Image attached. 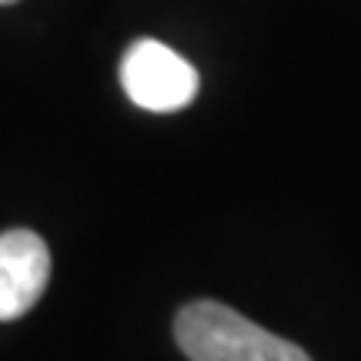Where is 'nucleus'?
Instances as JSON below:
<instances>
[{
    "mask_svg": "<svg viewBox=\"0 0 361 361\" xmlns=\"http://www.w3.org/2000/svg\"><path fill=\"white\" fill-rule=\"evenodd\" d=\"M178 348L191 361H311L295 341L271 335L221 301H191L174 318Z\"/></svg>",
    "mask_w": 361,
    "mask_h": 361,
    "instance_id": "obj_1",
    "label": "nucleus"
},
{
    "mask_svg": "<svg viewBox=\"0 0 361 361\" xmlns=\"http://www.w3.org/2000/svg\"><path fill=\"white\" fill-rule=\"evenodd\" d=\"M197 71L178 51H171L161 40H134L121 61V87L130 101L154 111L171 114L194 101L197 94Z\"/></svg>",
    "mask_w": 361,
    "mask_h": 361,
    "instance_id": "obj_2",
    "label": "nucleus"
},
{
    "mask_svg": "<svg viewBox=\"0 0 361 361\" xmlns=\"http://www.w3.org/2000/svg\"><path fill=\"white\" fill-rule=\"evenodd\" d=\"M51 281V251L27 228L0 234V322H13L34 308Z\"/></svg>",
    "mask_w": 361,
    "mask_h": 361,
    "instance_id": "obj_3",
    "label": "nucleus"
},
{
    "mask_svg": "<svg viewBox=\"0 0 361 361\" xmlns=\"http://www.w3.org/2000/svg\"><path fill=\"white\" fill-rule=\"evenodd\" d=\"M0 4H17V0H0Z\"/></svg>",
    "mask_w": 361,
    "mask_h": 361,
    "instance_id": "obj_4",
    "label": "nucleus"
}]
</instances>
